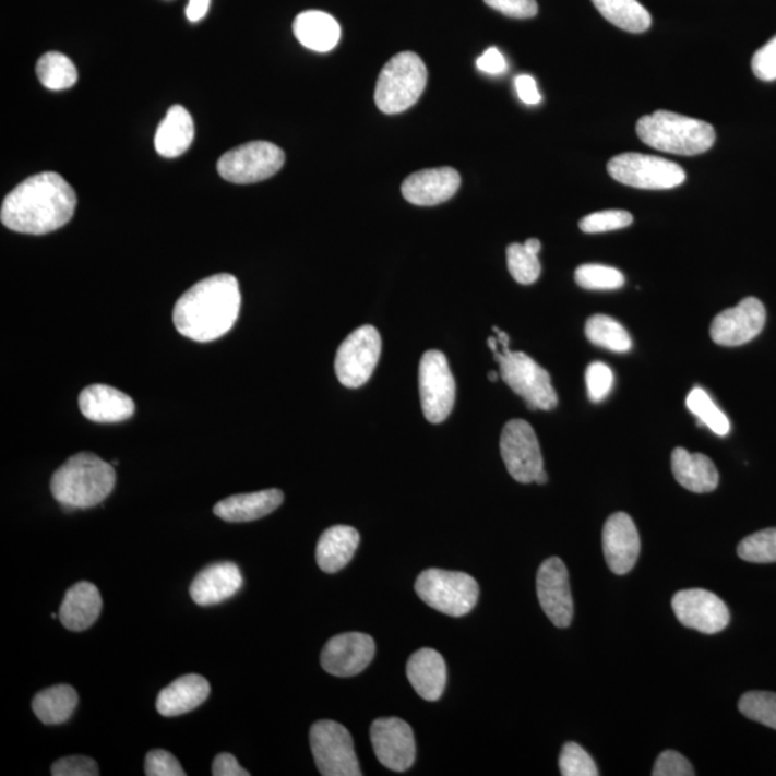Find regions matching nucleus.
I'll return each mask as SVG.
<instances>
[{"instance_id": "obj_36", "label": "nucleus", "mask_w": 776, "mask_h": 776, "mask_svg": "<svg viewBox=\"0 0 776 776\" xmlns=\"http://www.w3.org/2000/svg\"><path fill=\"white\" fill-rule=\"evenodd\" d=\"M738 556L753 564L776 562V528L749 535L738 547Z\"/></svg>"}, {"instance_id": "obj_5", "label": "nucleus", "mask_w": 776, "mask_h": 776, "mask_svg": "<svg viewBox=\"0 0 776 776\" xmlns=\"http://www.w3.org/2000/svg\"><path fill=\"white\" fill-rule=\"evenodd\" d=\"M428 85V68L415 52L394 56L377 81L374 99L385 115H398L415 106Z\"/></svg>"}, {"instance_id": "obj_11", "label": "nucleus", "mask_w": 776, "mask_h": 776, "mask_svg": "<svg viewBox=\"0 0 776 776\" xmlns=\"http://www.w3.org/2000/svg\"><path fill=\"white\" fill-rule=\"evenodd\" d=\"M421 408L430 423H443L456 401V383L447 358L438 349L421 357L419 369Z\"/></svg>"}, {"instance_id": "obj_9", "label": "nucleus", "mask_w": 776, "mask_h": 776, "mask_svg": "<svg viewBox=\"0 0 776 776\" xmlns=\"http://www.w3.org/2000/svg\"><path fill=\"white\" fill-rule=\"evenodd\" d=\"M285 153L274 143L252 142L225 153L217 162L222 179L252 184L270 179L283 169Z\"/></svg>"}, {"instance_id": "obj_10", "label": "nucleus", "mask_w": 776, "mask_h": 776, "mask_svg": "<svg viewBox=\"0 0 776 776\" xmlns=\"http://www.w3.org/2000/svg\"><path fill=\"white\" fill-rule=\"evenodd\" d=\"M312 755L321 775L361 776L351 733L334 720H320L310 732Z\"/></svg>"}, {"instance_id": "obj_12", "label": "nucleus", "mask_w": 776, "mask_h": 776, "mask_svg": "<svg viewBox=\"0 0 776 776\" xmlns=\"http://www.w3.org/2000/svg\"><path fill=\"white\" fill-rule=\"evenodd\" d=\"M381 337L371 325L353 331L339 345L335 357V373L339 383L348 389L365 385L373 375L380 360Z\"/></svg>"}, {"instance_id": "obj_19", "label": "nucleus", "mask_w": 776, "mask_h": 776, "mask_svg": "<svg viewBox=\"0 0 776 776\" xmlns=\"http://www.w3.org/2000/svg\"><path fill=\"white\" fill-rule=\"evenodd\" d=\"M602 548L612 573L624 575L634 569L640 556V535L632 517L624 512L608 517L602 529Z\"/></svg>"}, {"instance_id": "obj_34", "label": "nucleus", "mask_w": 776, "mask_h": 776, "mask_svg": "<svg viewBox=\"0 0 776 776\" xmlns=\"http://www.w3.org/2000/svg\"><path fill=\"white\" fill-rule=\"evenodd\" d=\"M585 335L598 347L614 353H628L632 349V338L624 326L607 315H594L585 324Z\"/></svg>"}, {"instance_id": "obj_50", "label": "nucleus", "mask_w": 776, "mask_h": 776, "mask_svg": "<svg viewBox=\"0 0 776 776\" xmlns=\"http://www.w3.org/2000/svg\"><path fill=\"white\" fill-rule=\"evenodd\" d=\"M515 88L517 97L528 106H537L541 103V94H539L537 81L533 76L525 74L516 76Z\"/></svg>"}, {"instance_id": "obj_42", "label": "nucleus", "mask_w": 776, "mask_h": 776, "mask_svg": "<svg viewBox=\"0 0 776 776\" xmlns=\"http://www.w3.org/2000/svg\"><path fill=\"white\" fill-rule=\"evenodd\" d=\"M585 381H587L589 401L600 403L610 394L614 375L610 367L597 361L588 366Z\"/></svg>"}, {"instance_id": "obj_43", "label": "nucleus", "mask_w": 776, "mask_h": 776, "mask_svg": "<svg viewBox=\"0 0 776 776\" xmlns=\"http://www.w3.org/2000/svg\"><path fill=\"white\" fill-rule=\"evenodd\" d=\"M147 776H184L183 766L179 760L165 749H153L145 756L144 765Z\"/></svg>"}, {"instance_id": "obj_26", "label": "nucleus", "mask_w": 776, "mask_h": 776, "mask_svg": "<svg viewBox=\"0 0 776 776\" xmlns=\"http://www.w3.org/2000/svg\"><path fill=\"white\" fill-rule=\"evenodd\" d=\"M283 502V490L266 489L261 492L234 494L216 503L213 512L226 522H252L272 514Z\"/></svg>"}, {"instance_id": "obj_37", "label": "nucleus", "mask_w": 776, "mask_h": 776, "mask_svg": "<svg viewBox=\"0 0 776 776\" xmlns=\"http://www.w3.org/2000/svg\"><path fill=\"white\" fill-rule=\"evenodd\" d=\"M508 270L512 278L521 285L537 283L541 275V263L538 255L529 252L525 244L512 243L506 249Z\"/></svg>"}, {"instance_id": "obj_6", "label": "nucleus", "mask_w": 776, "mask_h": 776, "mask_svg": "<svg viewBox=\"0 0 776 776\" xmlns=\"http://www.w3.org/2000/svg\"><path fill=\"white\" fill-rule=\"evenodd\" d=\"M415 588L429 607L451 617L469 614L479 600V584L474 576L456 571L426 570Z\"/></svg>"}, {"instance_id": "obj_51", "label": "nucleus", "mask_w": 776, "mask_h": 776, "mask_svg": "<svg viewBox=\"0 0 776 776\" xmlns=\"http://www.w3.org/2000/svg\"><path fill=\"white\" fill-rule=\"evenodd\" d=\"M208 8H211V0H189L186 15L190 22H199L206 16Z\"/></svg>"}, {"instance_id": "obj_41", "label": "nucleus", "mask_w": 776, "mask_h": 776, "mask_svg": "<svg viewBox=\"0 0 776 776\" xmlns=\"http://www.w3.org/2000/svg\"><path fill=\"white\" fill-rule=\"evenodd\" d=\"M632 213L625 211H604L592 213L580 222L584 234H604V231L628 228L633 224Z\"/></svg>"}, {"instance_id": "obj_46", "label": "nucleus", "mask_w": 776, "mask_h": 776, "mask_svg": "<svg viewBox=\"0 0 776 776\" xmlns=\"http://www.w3.org/2000/svg\"><path fill=\"white\" fill-rule=\"evenodd\" d=\"M752 71L757 79L766 83L776 80V36L757 49L752 58Z\"/></svg>"}, {"instance_id": "obj_24", "label": "nucleus", "mask_w": 776, "mask_h": 776, "mask_svg": "<svg viewBox=\"0 0 776 776\" xmlns=\"http://www.w3.org/2000/svg\"><path fill=\"white\" fill-rule=\"evenodd\" d=\"M407 678L425 701H439L446 688V662L433 648H421L407 661Z\"/></svg>"}, {"instance_id": "obj_25", "label": "nucleus", "mask_w": 776, "mask_h": 776, "mask_svg": "<svg viewBox=\"0 0 776 776\" xmlns=\"http://www.w3.org/2000/svg\"><path fill=\"white\" fill-rule=\"evenodd\" d=\"M211 684L203 676L186 674L158 693L156 707L162 716L189 714L207 701Z\"/></svg>"}, {"instance_id": "obj_54", "label": "nucleus", "mask_w": 776, "mask_h": 776, "mask_svg": "<svg viewBox=\"0 0 776 776\" xmlns=\"http://www.w3.org/2000/svg\"><path fill=\"white\" fill-rule=\"evenodd\" d=\"M488 345H489V348L492 349L493 356H497L498 353H501V351H499V349H498L499 343H498V338H497V337H490V338L488 339Z\"/></svg>"}, {"instance_id": "obj_17", "label": "nucleus", "mask_w": 776, "mask_h": 776, "mask_svg": "<svg viewBox=\"0 0 776 776\" xmlns=\"http://www.w3.org/2000/svg\"><path fill=\"white\" fill-rule=\"evenodd\" d=\"M766 311L756 298H745L737 307L720 312L711 325V337L724 347H739L752 342L764 330Z\"/></svg>"}, {"instance_id": "obj_4", "label": "nucleus", "mask_w": 776, "mask_h": 776, "mask_svg": "<svg viewBox=\"0 0 776 776\" xmlns=\"http://www.w3.org/2000/svg\"><path fill=\"white\" fill-rule=\"evenodd\" d=\"M635 131L644 144L678 156L706 153L716 140L715 129L709 122L666 110L640 118Z\"/></svg>"}, {"instance_id": "obj_15", "label": "nucleus", "mask_w": 776, "mask_h": 776, "mask_svg": "<svg viewBox=\"0 0 776 776\" xmlns=\"http://www.w3.org/2000/svg\"><path fill=\"white\" fill-rule=\"evenodd\" d=\"M370 735L377 760L385 768L404 773L415 764V735L407 721L398 718L377 719L371 725Z\"/></svg>"}, {"instance_id": "obj_31", "label": "nucleus", "mask_w": 776, "mask_h": 776, "mask_svg": "<svg viewBox=\"0 0 776 776\" xmlns=\"http://www.w3.org/2000/svg\"><path fill=\"white\" fill-rule=\"evenodd\" d=\"M80 697L70 684L40 690L32 701V711L45 725H61L70 720L79 706Z\"/></svg>"}, {"instance_id": "obj_23", "label": "nucleus", "mask_w": 776, "mask_h": 776, "mask_svg": "<svg viewBox=\"0 0 776 776\" xmlns=\"http://www.w3.org/2000/svg\"><path fill=\"white\" fill-rule=\"evenodd\" d=\"M103 598L94 584L81 581L72 585L59 607V621L71 632H84L98 620Z\"/></svg>"}, {"instance_id": "obj_3", "label": "nucleus", "mask_w": 776, "mask_h": 776, "mask_svg": "<svg viewBox=\"0 0 776 776\" xmlns=\"http://www.w3.org/2000/svg\"><path fill=\"white\" fill-rule=\"evenodd\" d=\"M116 479L110 463L93 453H79L53 474L51 492L65 510H89L110 497Z\"/></svg>"}, {"instance_id": "obj_56", "label": "nucleus", "mask_w": 776, "mask_h": 776, "mask_svg": "<svg viewBox=\"0 0 776 776\" xmlns=\"http://www.w3.org/2000/svg\"><path fill=\"white\" fill-rule=\"evenodd\" d=\"M488 377H489V380H490V381H493V383H494V381H498L499 374H498V373H494V371H490V373H489Z\"/></svg>"}, {"instance_id": "obj_45", "label": "nucleus", "mask_w": 776, "mask_h": 776, "mask_svg": "<svg viewBox=\"0 0 776 776\" xmlns=\"http://www.w3.org/2000/svg\"><path fill=\"white\" fill-rule=\"evenodd\" d=\"M653 775L655 776H693V766L690 762L682 755V753L676 751H665L659 757H657L655 768H653Z\"/></svg>"}, {"instance_id": "obj_29", "label": "nucleus", "mask_w": 776, "mask_h": 776, "mask_svg": "<svg viewBox=\"0 0 776 776\" xmlns=\"http://www.w3.org/2000/svg\"><path fill=\"white\" fill-rule=\"evenodd\" d=\"M294 34L299 44L315 52H330L342 38V26L334 16L321 11L299 13L294 22Z\"/></svg>"}, {"instance_id": "obj_28", "label": "nucleus", "mask_w": 776, "mask_h": 776, "mask_svg": "<svg viewBox=\"0 0 776 776\" xmlns=\"http://www.w3.org/2000/svg\"><path fill=\"white\" fill-rule=\"evenodd\" d=\"M360 534L353 526L335 525L324 530L317 546V564L326 574L342 571L353 560Z\"/></svg>"}, {"instance_id": "obj_49", "label": "nucleus", "mask_w": 776, "mask_h": 776, "mask_svg": "<svg viewBox=\"0 0 776 776\" xmlns=\"http://www.w3.org/2000/svg\"><path fill=\"white\" fill-rule=\"evenodd\" d=\"M476 65H478V70L490 75L503 74L508 70L506 59L498 48L487 49L483 56L476 61Z\"/></svg>"}, {"instance_id": "obj_27", "label": "nucleus", "mask_w": 776, "mask_h": 776, "mask_svg": "<svg viewBox=\"0 0 776 776\" xmlns=\"http://www.w3.org/2000/svg\"><path fill=\"white\" fill-rule=\"evenodd\" d=\"M671 470L683 488L694 493H707L718 488L719 474L715 463L701 453L678 447L671 453Z\"/></svg>"}, {"instance_id": "obj_33", "label": "nucleus", "mask_w": 776, "mask_h": 776, "mask_svg": "<svg viewBox=\"0 0 776 776\" xmlns=\"http://www.w3.org/2000/svg\"><path fill=\"white\" fill-rule=\"evenodd\" d=\"M36 75L45 88L62 91L71 88L79 81L75 63L61 52H47L36 65Z\"/></svg>"}, {"instance_id": "obj_7", "label": "nucleus", "mask_w": 776, "mask_h": 776, "mask_svg": "<svg viewBox=\"0 0 776 776\" xmlns=\"http://www.w3.org/2000/svg\"><path fill=\"white\" fill-rule=\"evenodd\" d=\"M501 367L502 380L524 398L533 410H552L557 407L558 396L552 387L551 375L537 361L525 353L508 351L493 356Z\"/></svg>"}, {"instance_id": "obj_13", "label": "nucleus", "mask_w": 776, "mask_h": 776, "mask_svg": "<svg viewBox=\"0 0 776 776\" xmlns=\"http://www.w3.org/2000/svg\"><path fill=\"white\" fill-rule=\"evenodd\" d=\"M501 455L516 482L533 483L544 470L541 447L528 421H508L501 434Z\"/></svg>"}, {"instance_id": "obj_48", "label": "nucleus", "mask_w": 776, "mask_h": 776, "mask_svg": "<svg viewBox=\"0 0 776 776\" xmlns=\"http://www.w3.org/2000/svg\"><path fill=\"white\" fill-rule=\"evenodd\" d=\"M213 776H249V771L239 765L238 760L231 753H219L213 761Z\"/></svg>"}, {"instance_id": "obj_44", "label": "nucleus", "mask_w": 776, "mask_h": 776, "mask_svg": "<svg viewBox=\"0 0 776 776\" xmlns=\"http://www.w3.org/2000/svg\"><path fill=\"white\" fill-rule=\"evenodd\" d=\"M51 774L53 776H98L99 768L93 757L74 755L58 760L52 765Z\"/></svg>"}, {"instance_id": "obj_38", "label": "nucleus", "mask_w": 776, "mask_h": 776, "mask_svg": "<svg viewBox=\"0 0 776 776\" xmlns=\"http://www.w3.org/2000/svg\"><path fill=\"white\" fill-rule=\"evenodd\" d=\"M575 280L584 289L612 290L623 287L624 275L616 267L589 263L575 271Z\"/></svg>"}, {"instance_id": "obj_2", "label": "nucleus", "mask_w": 776, "mask_h": 776, "mask_svg": "<svg viewBox=\"0 0 776 776\" xmlns=\"http://www.w3.org/2000/svg\"><path fill=\"white\" fill-rule=\"evenodd\" d=\"M240 302L239 283L234 275L208 276L181 295L172 322L181 335L193 342H215L234 329Z\"/></svg>"}, {"instance_id": "obj_52", "label": "nucleus", "mask_w": 776, "mask_h": 776, "mask_svg": "<svg viewBox=\"0 0 776 776\" xmlns=\"http://www.w3.org/2000/svg\"><path fill=\"white\" fill-rule=\"evenodd\" d=\"M494 334H497L498 343L502 347V351H508L510 349V337L505 331H501L498 326H493Z\"/></svg>"}, {"instance_id": "obj_14", "label": "nucleus", "mask_w": 776, "mask_h": 776, "mask_svg": "<svg viewBox=\"0 0 776 776\" xmlns=\"http://www.w3.org/2000/svg\"><path fill=\"white\" fill-rule=\"evenodd\" d=\"M537 593L539 604L551 623L558 629L569 628L574 617V601L569 570L560 558H548L539 566Z\"/></svg>"}, {"instance_id": "obj_1", "label": "nucleus", "mask_w": 776, "mask_h": 776, "mask_svg": "<svg viewBox=\"0 0 776 776\" xmlns=\"http://www.w3.org/2000/svg\"><path fill=\"white\" fill-rule=\"evenodd\" d=\"M75 207V190L58 172L45 171L28 177L4 198L0 219L17 234L47 235L65 226Z\"/></svg>"}, {"instance_id": "obj_53", "label": "nucleus", "mask_w": 776, "mask_h": 776, "mask_svg": "<svg viewBox=\"0 0 776 776\" xmlns=\"http://www.w3.org/2000/svg\"><path fill=\"white\" fill-rule=\"evenodd\" d=\"M524 244L525 248L528 249L529 252L535 253V255H539V252H541V242H539L538 239H528Z\"/></svg>"}, {"instance_id": "obj_21", "label": "nucleus", "mask_w": 776, "mask_h": 776, "mask_svg": "<svg viewBox=\"0 0 776 776\" xmlns=\"http://www.w3.org/2000/svg\"><path fill=\"white\" fill-rule=\"evenodd\" d=\"M243 576L234 562H217L202 570L190 585V597L198 606L211 607L229 600L240 592Z\"/></svg>"}, {"instance_id": "obj_18", "label": "nucleus", "mask_w": 776, "mask_h": 776, "mask_svg": "<svg viewBox=\"0 0 776 776\" xmlns=\"http://www.w3.org/2000/svg\"><path fill=\"white\" fill-rule=\"evenodd\" d=\"M375 643L365 633H344L335 635L325 644L321 653V666L326 673L337 678H351L360 674L373 661Z\"/></svg>"}, {"instance_id": "obj_40", "label": "nucleus", "mask_w": 776, "mask_h": 776, "mask_svg": "<svg viewBox=\"0 0 776 776\" xmlns=\"http://www.w3.org/2000/svg\"><path fill=\"white\" fill-rule=\"evenodd\" d=\"M560 769L564 776H598L596 762L578 743L569 742L562 748Z\"/></svg>"}, {"instance_id": "obj_20", "label": "nucleus", "mask_w": 776, "mask_h": 776, "mask_svg": "<svg viewBox=\"0 0 776 776\" xmlns=\"http://www.w3.org/2000/svg\"><path fill=\"white\" fill-rule=\"evenodd\" d=\"M461 181L459 172L452 167L420 170L403 181L402 193L416 206H435L451 201L459 190Z\"/></svg>"}, {"instance_id": "obj_16", "label": "nucleus", "mask_w": 776, "mask_h": 776, "mask_svg": "<svg viewBox=\"0 0 776 776\" xmlns=\"http://www.w3.org/2000/svg\"><path fill=\"white\" fill-rule=\"evenodd\" d=\"M678 620L687 628L705 634H716L729 624L726 604L706 589H683L671 601Z\"/></svg>"}, {"instance_id": "obj_32", "label": "nucleus", "mask_w": 776, "mask_h": 776, "mask_svg": "<svg viewBox=\"0 0 776 776\" xmlns=\"http://www.w3.org/2000/svg\"><path fill=\"white\" fill-rule=\"evenodd\" d=\"M594 7L617 28L642 34L650 28L652 15L638 0H593Z\"/></svg>"}, {"instance_id": "obj_30", "label": "nucleus", "mask_w": 776, "mask_h": 776, "mask_svg": "<svg viewBox=\"0 0 776 776\" xmlns=\"http://www.w3.org/2000/svg\"><path fill=\"white\" fill-rule=\"evenodd\" d=\"M194 139V122L181 106H172L158 126L154 147L162 157L175 158L188 152Z\"/></svg>"}, {"instance_id": "obj_39", "label": "nucleus", "mask_w": 776, "mask_h": 776, "mask_svg": "<svg viewBox=\"0 0 776 776\" xmlns=\"http://www.w3.org/2000/svg\"><path fill=\"white\" fill-rule=\"evenodd\" d=\"M739 711L748 719L776 730V693L748 692L739 701Z\"/></svg>"}, {"instance_id": "obj_22", "label": "nucleus", "mask_w": 776, "mask_h": 776, "mask_svg": "<svg viewBox=\"0 0 776 776\" xmlns=\"http://www.w3.org/2000/svg\"><path fill=\"white\" fill-rule=\"evenodd\" d=\"M79 404L86 419L97 423H120L133 417L135 411L133 398L106 384L85 387L80 394Z\"/></svg>"}, {"instance_id": "obj_35", "label": "nucleus", "mask_w": 776, "mask_h": 776, "mask_svg": "<svg viewBox=\"0 0 776 776\" xmlns=\"http://www.w3.org/2000/svg\"><path fill=\"white\" fill-rule=\"evenodd\" d=\"M687 406L692 415L697 417L699 425L706 426L715 434L726 435L729 433L730 423L725 413L716 406L709 394L701 387L693 389L687 398Z\"/></svg>"}, {"instance_id": "obj_8", "label": "nucleus", "mask_w": 776, "mask_h": 776, "mask_svg": "<svg viewBox=\"0 0 776 776\" xmlns=\"http://www.w3.org/2000/svg\"><path fill=\"white\" fill-rule=\"evenodd\" d=\"M607 171L619 183L635 189H673L687 180L682 167L650 154H619L608 162Z\"/></svg>"}, {"instance_id": "obj_47", "label": "nucleus", "mask_w": 776, "mask_h": 776, "mask_svg": "<svg viewBox=\"0 0 776 776\" xmlns=\"http://www.w3.org/2000/svg\"><path fill=\"white\" fill-rule=\"evenodd\" d=\"M494 11L516 20H528L538 13L537 0H483Z\"/></svg>"}, {"instance_id": "obj_55", "label": "nucleus", "mask_w": 776, "mask_h": 776, "mask_svg": "<svg viewBox=\"0 0 776 776\" xmlns=\"http://www.w3.org/2000/svg\"><path fill=\"white\" fill-rule=\"evenodd\" d=\"M548 482V475L546 470H542L541 474L538 475V478L535 479V483L538 485H546Z\"/></svg>"}]
</instances>
